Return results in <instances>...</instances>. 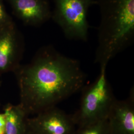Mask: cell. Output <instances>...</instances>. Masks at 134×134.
I'll list each match as a JSON object with an SVG mask.
<instances>
[{
  "instance_id": "8992f818",
  "label": "cell",
  "mask_w": 134,
  "mask_h": 134,
  "mask_svg": "<svg viewBox=\"0 0 134 134\" xmlns=\"http://www.w3.org/2000/svg\"><path fill=\"white\" fill-rule=\"evenodd\" d=\"M111 134H134V91L122 100L116 99L107 118Z\"/></svg>"
},
{
  "instance_id": "6da1fadb",
  "label": "cell",
  "mask_w": 134,
  "mask_h": 134,
  "mask_svg": "<svg viewBox=\"0 0 134 134\" xmlns=\"http://www.w3.org/2000/svg\"><path fill=\"white\" fill-rule=\"evenodd\" d=\"M19 105L28 115L47 110L82 90L86 75L80 62L53 46L41 50L29 64L15 70Z\"/></svg>"
},
{
  "instance_id": "7a4b0ae2",
  "label": "cell",
  "mask_w": 134,
  "mask_h": 134,
  "mask_svg": "<svg viewBox=\"0 0 134 134\" xmlns=\"http://www.w3.org/2000/svg\"><path fill=\"white\" fill-rule=\"evenodd\" d=\"M100 20L95 62L106 68L110 60L132 43L134 0H96Z\"/></svg>"
},
{
  "instance_id": "30bf717a",
  "label": "cell",
  "mask_w": 134,
  "mask_h": 134,
  "mask_svg": "<svg viewBox=\"0 0 134 134\" xmlns=\"http://www.w3.org/2000/svg\"><path fill=\"white\" fill-rule=\"evenodd\" d=\"M72 134H111L107 119L78 127Z\"/></svg>"
},
{
  "instance_id": "277c9868",
  "label": "cell",
  "mask_w": 134,
  "mask_h": 134,
  "mask_svg": "<svg viewBox=\"0 0 134 134\" xmlns=\"http://www.w3.org/2000/svg\"><path fill=\"white\" fill-rule=\"evenodd\" d=\"M54 9L51 18L70 40L86 41L89 24L87 16L96 0H54Z\"/></svg>"
},
{
  "instance_id": "9c48e42d",
  "label": "cell",
  "mask_w": 134,
  "mask_h": 134,
  "mask_svg": "<svg viewBox=\"0 0 134 134\" xmlns=\"http://www.w3.org/2000/svg\"><path fill=\"white\" fill-rule=\"evenodd\" d=\"M6 117L5 134H25L27 129L28 115L19 104H9L5 107Z\"/></svg>"
},
{
  "instance_id": "52a82bcc",
  "label": "cell",
  "mask_w": 134,
  "mask_h": 134,
  "mask_svg": "<svg viewBox=\"0 0 134 134\" xmlns=\"http://www.w3.org/2000/svg\"><path fill=\"white\" fill-rule=\"evenodd\" d=\"M13 7L26 24L37 25L51 18L52 12L46 0H13Z\"/></svg>"
},
{
  "instance_id": "8fae6325",
  "label": "cell",
  "mask_w": 134,
  "mask_h": 134,
  "mask_svg": "<svg viewBox=\"0 0 134 134\" xmlns=\"http://www.w3.org/2000/svg\"><path fill=\"white\" fill-rule=\"evenodd\" d=\"M6 117L4 113H0V134H5Z\"/></svg>"
},
{
  "instance_id": "3957f363",
  "label": "cell",
  "mask_w": 134,
  "mask_h": 134,
  "mask_svg": "<svg viewBox=\"0 0 134 134\" xmlns=\"http://www.w3.org/2000/svg\"><path fill=\"white\" fill-rule=\"evenodd\" d=\"M106 68H101L96 80L82 88L80 106L72 114L76 125L81 127L107 119L116 100L106 77Z\"/></svg>"
},
{
  "instance_id": "7c38bea8",
  "label": "cell",
  "mask_w": 134,
  "mask_h": 134,
  "mask_svg": "<svg viewBox=\"0 0 134 134\" xmlns=\"http://www.w3.org/2000/svg\"><path fill=\"white\" fill-rule=\"evenodd\" d=\"M6 15L3 6L0 4V24L5 21Z\"/></svg>"
},
{
  "instance_id": "ba28073f",
  "label": "cell",
  "mask_w": 134,
  "mask_h": 134,
  "mask_svg": "<svg viewBox=\"0 0 134 134\" xmlns=\"http://www.w3.org/2000/svg\"><path fill=\"white\" fill-rule=\"evenodd\" d=\"M18 44L14 34L10 32L0 34V75L14 71L17 65Z\"/></svg>"
},
{
  "instance_id": "5b68a950",
  "label": "cell",
  "mask_w": 134,
  "mask_h": 134,
  "mask_svg": "<svg viewBox=\"0 0 134 134\" xmlns=\"http://www.w3.org/2000/svg\"><path fill=\"white\" fill-rule=\"evenodd\" d=\"M27 126L38 134H72L76 126L72 115L54 106L27 118Z\"/></svg>"
},
{
  "instance_id": "4fadbf2b",
  "label": "cell",
  "mask_w": 134,
  "mask_h": 134,
  "mask_svg": "<svg viewBox=\"0 0 134 134\" xmlns=\"http://www.w3.org/2000/svg\"><path fill=\"white\" fill-rule=\"evenodd\" d=\"M38 134L36 133H35V132H34V131H32V130L30 129L28 126H27V129L26 131V134Z\"/></svg>"
}]
</instances>
